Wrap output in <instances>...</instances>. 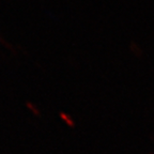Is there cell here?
Here are the masks:
<instances>
[{
	"label": "cell",
	"mask_w": 154,
	"mask_h": 154,
	"mask_svg": "<svg viewBox=\"0 0 154 154\" xmlns=\"http://www.w3.org/2000/svg\"><path fill=\"white\" fill-rule=\"evenodd\" d=\"M130 48H131V51H132L136 56H141L142 55V51L140 49V47L137 45V44L135 43V42H132V43H131Z\"/></svg>",
	"instance_id": "7a4b0ae2"
},
{
	"label": "cell",
	"mask_w": 154,
	"mask_h": 154,
	"mask_svg": "<svg viewBox=\"0 0 154 154\" xmlns=\"http://www.w3.org/2000/svg\"><path fill=\"white\" fill-rule=\"evenodd\" d=\"M59 116H60V118L63 120V122H64L66 125H69L70 128H74V126H75L74 120H73L72 117H71L70 115H67V113H65V112H63V111H61V112L59 113Z\"/></svg>",
	"instance_id": "6da1fadb"
},
{
	"label": "cell",
	"mask_w": 154,
	"mask_h": 154,
	"mask_svg": "<svg viewBox=\"0 0 154 154\" xmlns=\"http://www.w3.org/2000/svg\"><path fill=\"white\" fill-rule=\"evenodd\" d=\"M0 42H1V43H2L3 45L5 46V47L10 48V49H12V51H13V47H12V46L10 45V44H8V42H5V40H3V38L1 35H0Z\"/></svg>",
	"instance_id": "3957f363"
},
{
	"label": "cell",
	"mask_w": 154,
	"mask_h": 154,
	"mask_svg": "<svg viewBox=\"0 0 154 154\" xmlns=\"http://www.w3.org/2000/svg\"><path fill=\"white\" fill-rule=\"evenodd\" d=\"M27 106H28V108H30V109H31V110H34V112L38 113V109H36V107H35V106L32 105V104L30 103V102H28V103H27Z\"/></svg>",
	"instance_id": "277c9868"
},
{
	"label": "cell",
	"mask_w": 154,
	"mask_h": 154,
	"mask_svg": "<svg viewBox=\"0 0 154 154\" xmlns=\"http://www.w3.org/2000/svg\"><path fill=\"white\" fill-rule=\"evenodd\" d=\"M149 154H154V153H153V152H150V153H149Z\"/></svg>",
	"instance_id": "5b68a950"
}]
</instances>
